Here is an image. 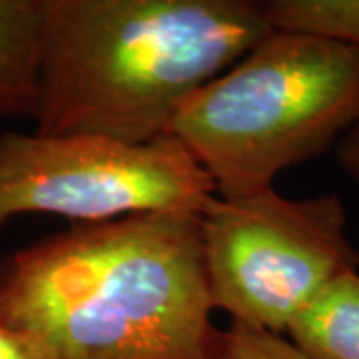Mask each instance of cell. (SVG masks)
<instances>
[{
    "instance_id": "6da1fadb",
    "label": "cell",
    "mask_w": 359,
    "mask_h": 359,
    "mask_svg": "<svg viewBox=\"0 0 359 359\" xmlns=\"http://www.w3.org/2000/svg\"><path fill=\"white\" fill-rule=\"evenodd\" d=\"M200 216L76 224L0 259V318L36 359H210Z\"/></svg>"
},
{
    "instance_id": "7a4b0ae2",
    "label": "cell",
    "mask_w": 359,
    "mask_h": 359,
    "mask_svg": "<svg viewBox=\"0 0 359 359\" xmlns=\"http://www.w3.org/2000/svg\"><path fill=\"white\" fill-rule=\"evenodd\" d=\"M36 134L146 144L271 28L252 0H39Z\"/></svg>"
},
{
    "instance_id": "3957f363",
    "label": "cell",
    "mask_w": 359,
    "mask_h": 359,
    "mask_svg": "<svg viewBox=\"0 0 359 359\" xmlns=\"http://www.w3.org/2000/svg\"><path fill=\"white\" fill-rule=\"evenodd\" d=\"M359 122V48L271 30L180 108L170 136L219 198L273 188L287 168L330 150Z\"/></svg>"
},
{
    "instance_id": "277c9868",
    "label": "cell",
    "mask_w": 359,
    "mask_h": 359,
    "mask_svg": "<svg viewBox=\"0 0 359 359\" xmlns=\"http://www.w3.org/2000/svg\"><path fill=\"white\" fill-rule=\"evenodd\" d=\"M200 240L214 309L273 335L287 334L339 276L359 271L337 194L295 200L268 188L214 196L200 214Z\"/></svg>"
},
{
    "instance_id": "5b68a950",
    "label": "cell",
    "mask_w": 359,
    "mask_h": 359,
    "mask_svg": "<svg viewBox=\"0 0 359 359\" xmlns=\"http://www.w3.org/2000/svg\"><path fill=\"white\" fill-rule=\"evenodd\" d=\"M214 182L174 136L146 144L96 136H0V226L50 214L104 224L136 214H196Z\"/></svg>"
},
{
    "instance_id": "8992f818",
    "label": "cell",
    "mask_w": 359,
    "mask_h": 359,
    "mask_svg": "<svg viewBox=\"0 0 359 359\" xmlns=\"http://www.w3.org/2000/svg\"><path fill=\"white\" fill-rule=\"evenodd\" d=\"M39 72V0H0V116H34Z\"/></svg>"
},
{
    "instance_id": "52a82bcc",
    "label": "cell",
    "mask_w": 359,
    "mask_h": 359,
    "mask_svg": "<svg viewBox=\"0 0 359 359\" xmlns=\"http://www.w3.org/2000/svg\"><path fill=\"white\" fill-rule=\"evenodd\" d=\"M285 335L309 359H359V271L330 283Z\"/></svg>"
},
{
    "instance_id": "ba28073f",
    "label": "cell",
    "mask_w": 359,
    "mask_h": 359,
    "mask_svg": "<svg viewBox=\"0 0 359 359\" xmlns=\"http://www.w3.org/2000/svg\"><path fill=\"white\" fill-rule=\"evenodd\" d=\"M271 30L304 32L359 48V0H271L264 2Z\"/></svg>"
},
{
    "instance_id": "9c48e42d",
    "label": "cell",
    "mask_w": 359,
    "mask_h": 359,
    "mask_svg": "<svg viewBox=\"0 0 359 359\" xmlns=\"http://www.w3.org/2000/svg\"><path fill=\"white\" fill-rule=\"evenodd\" d=\"M210 359H309L283 335L256 332L240 323L219 330Z\"/></svg>"
},
{
    "instance_id": "30bf717a",
    "label": "cell",
    "mask_w": 359,
    "mask_h": 359,
    "mask_svg": "<svg viewBox=\"0 0 359 359\" xmlns=\"http://www.w3.org/2000/svg\"><path fill=\"white\" fill-rule=\"evenodd\" d=\"M335 154L341 170L359 186V122L335 144Z\"/></svg>"
},
{
    "instance_id": "8fae6325",
    "label": "cell",
    "mask_w": 359,
    "mask_h": 359,
    "mask_svg": "<svg viewBox=\"0 0 359 359\" xmlns=\"http://www.w3.org/2000/svg\"><path fill=\"white\" fill-rule=\"evenodd\" d=\"M0 359H36L25 335L0 318Z\"/></svg>"
}]
</instances>
